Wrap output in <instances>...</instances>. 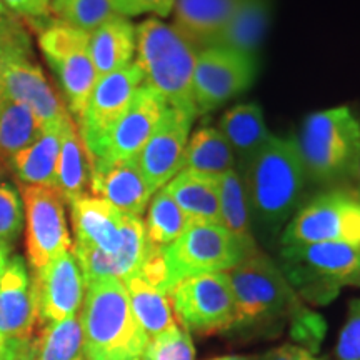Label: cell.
Masks as SVG:
<instances>
[{
	"label": "cell",
	"instance_id": "1",
	"mask_svg": "<svg viewBox=\"0 0 360 360\" xmlns=\"http://www.w3.org/2000/svg\"><path fill=\"white\" fill-rule=\"evenodd\" d=\"M242 179L252 224H257L265 238L276 237L295 214L307 182L297 139L270 135L244 167Z\"/></svg>",
	"mask_w": 360,
	"mask_h": 360
},
{
	"label": "cell",
	"instance_id": "2",
	"mask_svg": "<svg viewBox=\"0 0 360 360\" xmlns=\"http://www.w3.org/2000/svg\"><path fill=\"white\" fill-rule=\"evenodd\" d=\"M87 360H141L148 337L134 317L127 289L119 278L85 285L80 314Z\"/></svg>",
	"mask_w": 360,
	"mask_h": 360
},
{
	"label": "cell",
	"instance_id": "3",
	"mask_svg": "<svg viewBox=\"0 0 360 360\" xmlns=\"http://www.w3.org/2000/svg\"><path fill=\"white\" fill-rule=\"evenodd\" d=\"M137 62L142 85L152 89L172 109L197 117L193 103V70L199 49L188 42L174 25L147 19L135 27Z\"/></svg>",
	"mask_w": 360,
	"mask_h": 360
},
{
	"label": "cell",
	"instance_id": "4",
	"mask_svg": "<svg viewBox=\"0 0 360 360\" xmlns=\"http://www.w3.org/2000/svg\"><path fill=\"white\" fill-rule=\"evenodd\" d=\"M307 180L335 187L357 179L360 164V122L349 107L310 114L299 141Z\"/></svg>",
	"mask_w": 360,
	"mask_h": 360
},
{
	"label": "cell",
	"instance_id": "5",
	"mask_svg": "<svg viewBox=\"0 0 360 360\" xmlns=\"http://www.w3.org/2000/svg\"><path fill=\"white\" fill-rule=\"evenodd\" d=\"M236 302L237 330H260L277 326L304 310L278 265L262 252L247 255L229 270Z\"/></svg>",
	"mask_w": 360,
	"mask_h": 360
},
{
	"label": "cell",
	"instance_id": "6",
	"mask_svg": "<svg viewBox=\"0 0 360 360\" xmlns=\"http://www.w3.org/2000/svg\"><path fill=\"white\" fill-rule=\"evenodd\" d=\"M360 264V247L345 244H295L281 250L282 274L297 292L312 304H328Z\"/></svg>",
	"mask_w": 360,
	"mask_h": 360
},
{
	"label": "cell",
	"instance_id": "7",
	"mask_svg": "<svg viewBox=\"0 0 360 360\" xmlns=\"http://www.w3.org/2000/svg\"><path fill=\"white\" fill-rule=\"evenodd\" d=\"M37 34L39 49L56 74L67 110L79 122L98 80L89 52L90 34L56 19L39 27Z\"/></svg>",
	"mask_w": 360,
	"mask_h": 360
},
{
	"label": "cell",
	"instance_id": "8",
	"mask_svg": "<svg viewBox=\"0 0 360 360\" xmlns=\"http://www.w3.org/2000/svg\"><path fill=\"white\" fill-rule=\"evenodd\" d=\"M167 292L182 278L229 272L247 257L240 242L222 225L192 224L177 240L162 247Z\"/></svg>",
	"mask_w": 360,
	"mask_h": 360
},
{
	"label": "cell",
	"instance_id": "9",
	"mask_svg": "<svg viewBox=\"0 0 360 360\" xmlns=\"http://www.w3.org/2000/svg\"><path fill=\"white\" fill-rule=\"evenodd\" d=\"M282 245L345 244L360 247V197L344 188L323 192L294 214Z\"/></svg>",
	"mask_w": 360,
	"mask_h": 360
},
{
	"label": "cell",
	"instance_id": "10",
	"mask_svg": "<svg viewBox=\"0 0 360 360\" xmlns=\"http://www.w3.org/2000/svg\"><path fill=\"white\" fill-rule=\"evenodd\" d=\"M167 295L174 317L187 332L214 335L233 328L236 302L227 272L182 278Z\"/></svg>",
	"mask_w": 360,
	"mask_h": 360
},
{
	"label": "cell",
	"instance_id": "11",
	"mask_svg": "<svg viewBox=\"0 0 360 360\" xmlns=\"http://www.w3.org/2000/svg\"><path fill=\"white\" fill-rule=\"evenodd\" d=\"M19 192L24 204L27 259L35 272L72 250L65 202L52 187L20 184Z\"/></svg>",
	"mask_w": 360,
	"mask_h": 360
},
{
	"label": "cell",
	"instance_id": "12",
	"mask_svg": "<svg viewBox=\"0 0 360 360\" xmlns=\"http://www.w3.org/2000/svg\"><path fill=\"white\" fill-rule=\"evenodd\" d=\"M257 75V58L225 47L199 51L193 70V103L197 115L209 114L244 94Z\"/></svg>",
	"mask_w": 360,
	"mask_h": 360
},
{
	"label": "cell",
	"instance_id": "13",
	"mask_svg": "<svg viewBox=\"0 0 360 360\" xmlns=\"http://www.w3.org/2000/svg\"><path fill=\"white\" fill-rule=\"evenodd\" d=\"M169 105L159 94L141 85L129 109L117 120L101 146L90 154L92 167L135 159L159 127Z\"/></svg>",
	"mask_w": 360,
	"mask_h": 360
},
{
	"label": "cell",
	"instance_id": "14",
	"mask_svg": "<svg viewBox=\"0 0 360 360\" xmlns=\"http://www.w3.org/2000/svg\"><path fill=\"white\" fill-rule=\"evenodd\" d=\"M142 82V72L135 62L97 80L82 119L77 122L89 157L129 109Z\"/></svg>",
	"mask_w": 360,
	"mask_h": 360
},
{
	"label": "cell",
	"instance_id": "15",
	"mask_svg": "<svg viewBox=\"0 0 360 360\" xmlns=\"http://www.w3.org/2000/svg\"><path fill=\"white\" fill-rule=\"evenodd\" d=\"M32 289L39 322H60L77 315L85 295V281L74 252H64L45 267L35 270Z\"/></svg>",
	"mask_w": 360,
	"mask_h": 360
},
{
	"label": "cell",
	"instance_id": "16",
	"mask_svg": "<svg viewBox=\"0 0 360 360\" xmlns=\"http://www.w3.org/2000/svg\"><path fill=\"white\" fill-rule=\"evenodd\" d=\"M37 302L25 260L13 255L0 276V334L13 347H27L35 339Z\"/></svg>",
	"mask_w": 360,
	"mask_h": 360
},
{
	"label": "cell",
	"instance_id": "17",
	"mask_svg": "<svg viewBox=\"0 0 360 360\" xmlns=\"http://www.w3.org/2000/svg\"><path fill=\"white\" fill-rule=\"evenodd\" d=\"M0 85L4 97L29 107L45 130L60 127L70 117L65 102L57 96L34 57L8 62L0 70Z\"/></svg>",
	"mask_w": 360,
	"mask_h": 360
},
{
	"label": "cell",
	"instance_id": "18",
	"mask_svg": "<svg viewBox=\"0 0 360 360\" xmlns=\"http://www.w3.org/2000/svg\"><path fill=\"white\" fill-rule=\"evenodd\" d=\"M192 122V115L169 107L159 127L135 157L143 179L154 193L167 186L180 172V162L191 137Z\"/></svg>",
	"mask_w": 360,
	"mask_h": 360
},
{
	"label": "cell",
	"instance_id": "19",
	"mask_svg": "<svg viewBox=\"0 0 360 360\" xmlns=\"http://www.w3.org/2000/svg\"><path fill=\"white\" fill-rule=\"evenodd\" d=\"M90 193L107 200L125 215L142 217L154 191L139 169L135 159L92 167Z\"/></svg>",
	"mask_w": 360,
	"mask_h": 360
},
{
	"label": "cell",
	"instance_id": "20",
	"mask_svg": "<svg viewBox=\"0 0 360 360\" xmlns=\"http://www.w3.org/2000/svg\"><path fill=\"white\" fill-rule=\"evenodd\" d=\"M69 205L75 244L96 247L105 254L115 255L122 240L125 214L92 193L80 197Z\"/></svg>",
	"mask_w": 360,
	"mask_h": 360
},
{
	"label": "cell",
	"instance_id": "21",
	"mask_svg": "<svg viewBox=\"0 0 360 360\" xmlns=\"http://www.w3.org/2000/svg\"><path fill=\"white\" fill-rule=\"evenodd\" d=\"M242 0H177L174 27L199 51L214 47Z\"/></svg>",
	"mask_w": 360,
	"mask_h": 360
},
{
	"label": "cell",
	"instance_id": "22",
	"mask_svg": "<svg viewBox=\"0 0 360 360\" xmlns=\"http://www.w3.org/2000/svg\"><path fill=\"white\" fill-rule=\"evenodd\" d=\"M90 179H92V162L80 135L79 125L70 115L62 130L60 154H58L53 188L65 204H72L80 197L87 195L90 191Z\"/></svg>",
	"mask_w": 360,
	"mask_h": 360
},
{
	"label": "cell",
	"instance_id": "23",
	"mask_svg": "<svg viewBox=\"0 0 360 360\" xmlns=\"http://www.w3.org/2000/svg\"><path fill=\"white\" fill-rule=\"evenodd\" d=\"M164 187L191 224L222 225L219 177L182 170Z\"/></svg>",
	"mask_w": 360,
	"mask_h": 360
},
{
	"label": "cell",
	"instance_id": "24",
	"mask_svg": "<svg viewBox=\"0 0 360 360\" xmlns=\"http://www.w3.org/2000/svg\"><path fill=\"white\" fill-rule=\"evenodd\" d=\"M135 49V25L127 17H114L90 32L89 52L98 79L132 64Z\"/></svg>",
	"mask_w": 360,
	"mask_h": 360
},
{
	"label": "cell",
	"instance_id": "25",
	"mask_svg": "<svg viewBox=\"0 0 360 360\" xmlns=\"http://www.w3.org/2000/svg\"><path fill=\"white\" fill-rule=\"evenodd\" d=\"M217 129L231 146L240 167L249 164L272 135L265 125L262 107L257 103H238L232 107L220 119Z\"/></svg>",
	"mask_w": 360,
	"mask_h": 360
},
{
	"label": "cell",
	"instance_id": "26",
	"mask_svg": "<svg viewBox=\"0 0 360 360\" xmlns=\"http://www.w3.org/2000/svg\"><path fill=\"white\" fill-rule=\"evenodd\" d=\"M270 0H242L214 47L255 57L270 24Z\"/></svg>",
	"mask_w": 360,
	"mask_h": 360
},
{
	"label": "cell",
	"instance_id": "27",
	"mask_svg": "<svg viewBox=\"0 0 360 360\" xmlns=\"http://www.w3.org/2000/svg\"><path fill=\"white\" fill-rule=\"evenodd\" d=\"M64 124L60 127L47 129L32 146L12 157L8 164L12 165V170L19 177L20 184L52 188L56 186Z\"/></svg>",
	"mask_w": 360,
	"mask_h": 360
},
{
	"label": "cell",
	"instance_id": "28",
	"mask_svg": "<svg viewBox=\"0 0 360 360\" xmlns=\"http://www.w3.org/2000/svg\"><path fill=\"white\" fill-rule=\"evenodd\" d=\"M236 155L229 146L222 132L217 127H200L188 137L184 150L180 172H191L220 177L236 169Z\"/></svg>",
	"mask_w": 360,
	"mask_h": 360
},
{
	"label": "cell",
	"instance_id": "29",
	"mask_svg": "<svg viewBox=\"0 0 360 360\" xmlns=\"http://www.w3.org/2000/svg\"><path fill=\"white\" fill-rule=\"evenodd\" d=\"M219 197L222 227L227 229L233 237L240 242L247 255L257 252V242L254 237V224H252L250 205L247 199L244 179L238 170L220 175L219 177Z\"/></svg>",
	"mask_w": 360,
	"mask_h": 360
},
{
	"label": "cell",
	"instance_id": "30",
	"mask_svg": "<svg viewBox=\"0 0 360 360\" xmlns=\"http://www.w3.org/2000/svg\"><path fill=\"white\" fill-rule=\"evenodd\" d=\"M124 285L127 289L134 317L148 339L169 330L177 323L167 292L157 289L139 274L125 278Z\"/></svg>",
	"mask_w": 360,
	"mask_h": 360
},
{
	"label": "cell",
	"instance_id": "31",
	"mask_svg": "<svg viewBox=\"0 0 360 360\" xmlns=\"http://www.w3.org/2000/svg\"><path fill=\"white\" fill-rule=\"evenodd\" d=\"M45 132L34 112L24 103L4 98L0 107V164L30 147Z\"/></svg>",
	"mask_w": 360,
	"mask_h": 360
},
{
	"label": "cell",
	"instance_id": "32",
	"mask_svg": "<svg viewBox=\"0 0 360 360\" xmlns=\"http://www.w3.org/2000/svg\"><path fill=\"white\" fill-rule=\"evenodd\" d=\"M191 225L165 187L152 195L150 204L147 207V219L143 222L148 245L167 247L177 240Z\"/></svg>",
	"mask_w": 360,
	"mask_h": 360
},
{
	"label": "cell",
	"instance_id": "33",
	"mask_svg": "<svg viewBox=\"0 0 360 360\" xmlns=\"http://www.w3.org/2000/svg\"><path fill=\"white\" fill-rule=\"evenodd\" d=\"M37 360H79L84 357V332L77 315L45 323L34 339Z\"/></svg>",
	"mask_w": 360,
	"mask_h": 360
},
{
	"label": "cell",
	"instance_id": "34",
	"mask_svg": "<svg viewBox=\"0 0 360 360\" xmlns=\"http://www.w3.org/2000/svg\"><path fill=\"white\" fill-rule=\"evenodd\" d=\"M52 19L92 32L107 20L120 15L119 0H51Z\"/></svg>",
	"mask_w": 360,
	"mask_h": 360
},
{
	"label": "cell",
	"instance_id": "35",
	"mask_svg": "<svg viewBox=\"0 0 360 360\" xmlns=\"http://www.w3.org/2000/svg\"><path fill=\"white\" fill-rule=\"evenodd\" d=\"M141 360H195L192 337L186 328L175 323L169 330L148 339Z\"/></svg>",
	"mask_w": 360,
	"mask_h": 360
},
{
	"label": "cell",
	"instance_id": "36",
	"mask_svg": "<svg viewBox=\"0 0 360 360\" xmlns=\"http://www.w3.org/2000/svg\"><path fill=\"white\" fill-rule=\"evenodd\" d=\"M24 225V204L20 192L8 180L0 179V244L12 247Z\"/></svg>",
	"mask_w": 360,
	"mask_h": 360
},
{
	"label": "cell",
	"instance_id": "37",
	"mask_svg": "<svg viewBox=\"0 0 360 360\" xmlns=\"http://www.w3.org/2000/svg\"><path fill=\"white\" fill-rule=\"evenodd\" d=\"M34 57L25 22L8 13H0V70L17 58Z\"/></svg>",
	"mask_w": 360,
	"mask_h": 360
},
{
	"label": "cell",
	"instance_id": "38",
	"mask_svg": "<svg viewBox=\"0 0 360 360\" xmlns=\"http://www.w3.org/2000/svg\"><path fill=\"white\" fill-rule=\"evenodd\" d=\"M335 354L339 360H360V299L349 304L347 321L340 330Z\"/></svg>",
	"mask_w": 360,
	"mask_h": 360
},
{
	"label": "cell",
	"instance_id": "39",
	"mask_svg": "<svg viewBox=\"0 0 360 360\" xmlns=\"http://www.w3.org/2000/svg\"><path fill=\"white\" fill-rule=\"evenodd\" d=\"M49 0H0V13L20 19L27 24H40L51 15Z\"/></svg>",
	"mask_w": 360,
	"mask_h": 360
},
{
	"label": "cell",
	"instance_id": "40",
	"mask_svg": "<svg viewBox=\"0 0 360 360\" xmlns=\"http://www.w3.org/2000/svg\"><path fill=\"white\" fill-rule=\"evenodd\" d=\"M177 0H119L120 15L135 17L142 13H154L157 17H167L174 11Z\"/></svg>",
	"mask_w": 360,
	"mask_h": 360
},
{
	"label": "cell",
	"instance_id": "41",
	"mask_svg": "<svg viewBox=\"0 0 360 360\" xmlns=\"http://www.w3.org/2000/svg\"><path fill=\"white\" fill-rule=\"evenodd\" d=\"M259 360H328L317 357L312 350L300 347V345H281V347L270 349Z\"/></svg>",
	"mask_w": 360,
	"mask_h": 360
},
{
	"label": "cell",
	"instance_id": "42",
	"mask_svg": "<svg viewBox=\"0 0 360 360\" xmlns=\"http://www.w3.org/2000/svg\"><path fill=\"white\" fill-rule=\"evenodd\" d=\"M29 345H27V347H29ZM27 347H13V345L8 344V342L4 339V335L0 334V360H19L22 352H24Z\"/></svg>",
	"mask_w": 360,
	"mask_h": 360
},
{
	"label": "cell",
	"instance_id": "43",
	"mask_svg": "<svg viewBox=\"0 0 360 360\" xmlns=\"http://www.w3.org/2000/svg\"><path fill=\"white\" fill-rule=\"evenodd\" d=\"M8 254H11V247L0 244V276H2L8 264Z\"/></svg>",
	"mask_w": 360,
	"mask_h": 360
},
{
	"label": "cell",
	"instance_id": "44",
	"mask_svg": "<svg viewBox=\"0 0 360 360\" xmlns=\"http://www.w3.org/2000/svg\"><path fill=\"white\" fill-rule=\"evenodd\" d=\"M19 360H37V357H35V349H34V342L32 344L27 347L24 352H22V355L19 357Z\"/></svg>",
	"mask_w": 360,
	"mask_h": 360
},
{
	"label": "cell",
	"instance_id": "45",
	"mask_svg": "<svg viewBox=\"0 0 360 360\" xmlns=\"http://www.w3.org/2000/svg\"><path fill=\"white\" fill-rule=\"evenodd\" d=\"M210 360H252V359L245 357V355H222V357H215Z\"/></svg>",
	"mask_w": 360,
	"mask_h": 360
},
{
	"label": "cell",
	"instance_id": "46",
	"mask_svg": "<svg viewBox=\"0 0 360 360\" xmlns=\"http://www.w3.org/2000/svg\"><path fill=\"white\" fill-rule=\"evenodd\" d=\"M349 285H354V287H360V264L357 270H355V274L352 276V278H350V283Z\"/></svg>",
	"mask_w": 360,
	"mask_h": 360
},
{
	"label": "cell",
	"instance_id": "47",
	"mask_svg": "<svg viewBox=\"0 0 360 360\" xmlns=\"http://www.w3.org/2000/svg\"><path fill=\"white\" fill-rule=\"evenodd\" d=\"M4 92H2V85H0V107H2V103H4Z\"/></svg>",
	"mask_w": 360,
	"mask_h": 360
},
{
	"label": "cell",
	"instance_id": "48",
	"mask_svg": "<svg viewBox=\"0 0 360 360\" xmlns=\"http://www.w3.org/2000/svg\"><path fill=\"white\" fill-rule=\"evenodd\" d=\"M357 179H359V197H360V164H359V172H357Z\"/></svg>",
	"mask_w": 360,
	"mask_h": 360
},
{
	"label": "cell",
	"instance_id": "49",
	"mask_svg": "<svg viewBox=\"0 0 360 360\" xmlns=\"http://www.w3.org/2000/svg\"><path fill=\"white\" fill-rule=\"evenodd\" d=\"M79 360H87V359H85V355H84V357H80Z\"/></svg>",
	"mask_w": 360,
	"mask_h": 360
},
{
	"label": "cell",
	"instance_id": "50",
	"mask_svg": "<svg viewBox=\"0 0 360 360\" xmlns=\"http://www.w3.org/2000/svg\"><path fill=\"white\" fill-rule=\"evenodd\" d=\"M49 2H51V0H49Z\"/></svg>",
	"mask_w": 360,
	"mask_h": 360
}]
</instances>
